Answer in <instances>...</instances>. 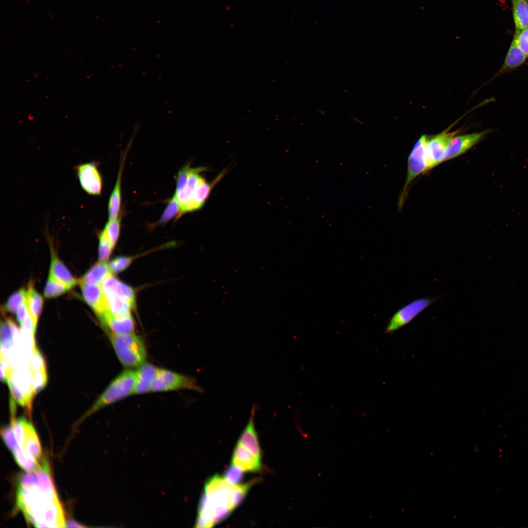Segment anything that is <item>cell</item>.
<instances>
[{
  "label": "cell",
  "mask_w": 528,
  "mask_h": 528,
  "mask_svg": "<svg viewBox=\"0 0 528 528\" xmlns=\"http://www.w3.org/2000/svg\"><path fill=\"white\" fill-rule=\"evenodd\" d=\"M106 331L116 334L133 332L134 324L130 314L122 316H114L109 311H106L99 317Z\"/></svg>",
  "instance_id": "4fadbf2b"
},
{
  "label": "cell",
  "mask_w": 528,
  "mask_h": 528,
  "mask_svg": "<svg viewBox=\"0 0 528 528\" xmlns=\"http://www.w3.org/2000/svg\"><path fill=\"white\" fill-rule=\"evenodd\" d=\"M16 504L27 521L35 527H66L63 506L45 459L38 468L20 476Z\"/></svg>",
  "instance_id": "6da1fadb"
},
{
  "label": "cell",
  "mask_w": 528,
  "mask_h": 528,
  "mask_svg": "<svg viewBox=\"0 0 528 528\" xmlns=\"http://www.w3.org/2000/svg\"><path fill=\"white\" fill-rule=\"evenodd\" d=\"M121 217L109 219L103 229L112 246L114 247L118 240L121 227Z\"/></svg>",
  "instance_id": "f1b7e54d"
},
{
  "label": "cell",
  "mask_w": 528,
  "mask_h": 528,
  "mask_svg": "<svg viewBox=\"0 0 528 528\" xmlns=\"http://www.w3.org/2000/svg\"><path fill=\"white\" fill-rule=\"evenodd\" d=\"M80 184L84 191L92 196L101 195L103 179L97 162L91 161L74 167Z\"/></svg>",
  "instance_id": "30bf717a"
},
{
  "label": "cell",
  "mask_w": 528,
  "mask_h": 528,
  "mask_svg": "<svg viewBox=\"0 0 528 528\" xmlns=\"http://www.w3.org/2000/svg\"><path fill=\"white\" fill-rule=\"evenodd\" d=\"M243 472L240 468L231 463L226 470L223 477L228 483L238 485L242 480Z\"/></svg>",
  "instance_id": "1f68e13d"
},
{
  "label": "cell",
  "mask_w": 528,
  "mask_h": 528,
  "mask_svg": "<svg viewBox=\"0 0 528 528\" xmlns=\"http://www.w3.org/2000/svg\"><path fill=\"white\" fill-rule=\"evenodd\" d=\"M516 30L528 27V0H511Z\"/></svg>",
  "instance_id": "cb8c5ba5"
},
{
  "label": "cell",
  "mask_w": 528,
  "mask_h": 528,
  "mask_svg": "<svg viewBox=\"0 0 528 528\" xmlns=\"http://www.w3.org/2000/svg\"><path fill=\"white\" fill-rule=\"evenodd\" d=\"M429 137L423 135L414 145L408 159L407 177L399 198L398 208H402L414 180L428 171L426 146Z\"/></svg>",
  "instance_id": "8992f818"
},
{
  "label": "cell",
  "mask_w": 528,
  "mask_h": 528,
  "mask_svg": "<svg viewBox=\"0 0 528 528\" xmlns=\"http://www.w3.org/2000/svg\"><path fill=\"white\" fill-rule=\"evenodd\" d=\"M32 282H30L26 291V303L29 312L37 326L39 317L41 313L43 299L35 289Z\"/></svg>",
  "instance_id": "d4e9b609"
},
{
  "label": "cell",
  "mask_w": 528,
  "mask_h": 528,
  "mask_svg": "<svg viewBox=\"0 0 528 528\" xmlns=\"http://www.w3.org/2000/svg\"><path fill=\"white\" fill-rule=\"evenodd\" d=\"M252 484H232L218 475L209 479L200 499L196 527H212L226 519L241 504Z\"/></svg>",
  "instance_id": "7a4b0ae2"
},
{
  "label": "cell",
  "mask_w": 528,
  "mask_h": 528,
  "mask_svg": "<svg viewBox=\"0 0 528 528\" xmlns=\"http://www.w3.org/2000/svg\"><path fill=\"white\" fill-rule=\"evenodd\" d=\"M527 58V56L520 49L514 37L504 62L493 78L519 67L526 62Z\"/></svg>",
  "instance_id": "ac0fdd59"
},
{
  "label": "cell",
  "mask_w": 528,
  "mask_h": 528,
  "mask_svg": "<svg viewBox=\"0 0 528 528\" xmlns=\"http://www.w3.org/2000/svg\"><path fill=\"white\" fill-rule=\"evenodd\" d=\"M438 299V297L419 298L405 305L390 318L385 329V333H393L407 325Z\"/></svg>",
  "instance_id": "9c48e42d"
},
{
  "label": "cell",
  "mask_w": 528,
  "mask_h": 528,
  "mask_svg": "<svg viewBox=\"0 0 528 528\" xmlns=\"http://www.w3.org/2000/svg\"><path fill=\"white\" fill-rule=\"evenodd\" d=\"M79 285L84 298L98 317L108 311L100 285L84 284Z\"/></svg>",
  "instance_id": "e0dca14e"
},
{
  "label": "cell",
  "mask_w": 528,
  "mask_h": 528,
  "mask_svg": "<svg viewBox=\"0 0 528 528\" xmlns=\"http://www.w3.org/2000/svg\"><path fill=\"white\" fill-rule=\"evenodd\" d=\"M69 289L49 274L45 288L44 295L46 298L56 297L65 293Z\"/></svg>",
  "instance_id": "4316f807"
},
{
  "label": "cell",
  "mask_w": 528,
  "mask_h": 528,
  "mask_svg": "<svg viewBox=\"0 0 528 528\" xmlns=\"http://www.w3.org/2000/svg\"><path fill=\"white\" fill-rule=\"evenodd\" d=\"M514 37L520 49L528 57V27L521 30H516Z\"/></svg>",
  "instance_id": "e575fe53"
},
{
  "label": "cell",
  "mask_w": 528,
  "mask_h": 528,
  "mask_svg": "<svg viewBox=\"0 0 528 528\" xmlns=\"http://www.w3.org/2000/svg\"><path fill=\"white\" fill-rule=\"evenodd\" d=\"M257 407V404L254 403L249 420L239 438L238 442L260 459L261 452L254 425V416Z\"/></svg>",
  "instance_id": "2e32d148"
},
{
  "label": "cell",
  "mask_w": 528,
  "mask_h": 528,
  "mask_svg": "<svg viewBox=\"0 0 528 528\" xmlns=\"http://www.w3.org/2000/svg\"><path fill=\"white\" fill-rule=\"evenodd\" d=\"M10 425L15 443L9 450L17 463L22 469L30 471L43 460L38 435L32 424L23 418H11Z\"/></svg>",
  "instance_id": "3957f363"
},
{
  "label": "cell",
  "mask_w": 528,
  "mask_h": 528,
  "mask_svg": "<svg viewBox=\"0 0 528 528\" xmlns=\"http://www.w3.org/2000/svg\"><path fill=\"white\" fill-rule=\"evenodd\" d=\"M135 371L126 369L116 376L84 415L81 420L99 410L134 395Z\"/></svg>",
  "instance_id": "5b68a950"
},
{
  "label": "cell",
  "mask_w": 528,
  "mask_h": 528,
  "mask_svg": "<svg viewBox=\"0 0 528 528\" xmlns=\"http://www.w3.org/2000/svg\"><path fill=\"white\" fill-rule=\"evenodd\" d=\"M84 526L79 524L73 521H69L66 523V527H84Z\"/></svg>",
  "instance_id": "8d00e7d4"
},
{
  "label": "cell",
  "mask_w": 528,
  "mask_h": 528,
  "mask_svg": "<svg viewBox=\"0 0 528 528\" xmlns=\"http://www.w3.org/2000/svg\"><path fill=\"white\" fill-rule=\"evenodd\" d=\"M489 132L488 130H485L470 134L455 135L447 145L444 161L452 159L464 154L482 140Z\"/></svg>",
  "instance_id": "7c38bea8"
},
{
  "label": "cell",
  "mask_w": 528,
  "mask_h": 528,
  "mask_svg": "<svg viewBox=\"0 0 528 528\" xmlns=\"http://www.w3.org/2000/svg\"><path fill=\"white\" fill-rule=\"evenodd\" d=\"M158 368L145 362L136 368L134 395H142L151 392Z\"/></svg>",
  "instance_id": "9a60e30c"
},
{
  "label": "cell",
  "mask_w": 528,
  "mask_h": 528,
  "mask_svg": "<svg viewBox=\"0 0 528 528\" xmlns=\"http://www.w3.org/2000/svg\"><path fill=\"white\" fill-rule=\"evenodd\" d=\"M132 260V258L129 257H118L109 263V267L112 273H118L125 270L130 264Z\"/></svg>",
  "instance_id": "d6a6232c"
},
{
  "label": "cell",
  "mask_w": 528,
  "mask_h": 528,
  "mask_svg": "<svg viewBox=\"0 0 528 528\" xmlns=\"http://www.w3.org/2000/svg\"><path fill=\"white\" fill-rule=\"evenodd\" d=\"M194 169V168H191L190 164H186L178 172L176 177V192L182 189Z\"/></svg>",
  "instance_id": "836d02e7"
},
{
  "label": "cell",
  "mask_w": 528,
  "mask_h": 528,
  "mask_svg": "<svg viewBox=\"0 0 528 528\" xmlns=\"http://www.w3.org/2000/svg\"><path fill=\"white\" fill-rule=\"evenodd\" d=\"M108 310L114 316L130 314L134 306L128 300L112 294L103 293Z\"/></svg>",
  "instance_id": "7402d4cb"
},
{
  "label": "cell",
  "mask_w": 528,
  "mask_h": 528,
  "mask_svg": "<svg viewBox=\"0 0 528 528\" xmlns=\"http://www.w3.org/2000/svg\"><path fill=\"white\" fill-rule=\"evenodd\" d=\"M124 159L119 168L116 181L110 195L108 202V210L109 219H115L119 217L120 211L121 202V177Z\"/></svg>",
  "instance_id": "603a6c76"
},
{
  "label": "cell",
  "mask_w": 528,
  "mask_h": 528,
  "mask_svg": "<svg viewBox=\"0 0 528 528\" xmlns=\"http://www.w3.org/2000/svg\"><path fill=\"white\" fill-rule=\"evenodd\" d=\"M18 329L15 323L9 319L1 321L0 344L1 349L8 350L11 346L14 337L17 335Z\"/></svg>",
  "instance_id": "484cf974"
},
{
  "label": "cell",
  "mask_w": 528,
  "mask_h": 528,
  "mask_svg": "<svg viewBox=\"0 0 528 528\" xmlns=\"http://www.w3.org/2000/svg\"><path fill=\"white\" fill-rule=\"evenodd\" d=\"M26 298V291L23 288L20 289L9 297L4 306V308L7 311L15 313Z\"/></svg>",
  "instance_id": "f546056e"
},
{
  "label": "cell",
  "mask_w": 528,
  "mask_h": 528,
  "mask_svg": "<svg viewBox=\"0 0 528 528\" xmlns=\"http://www.w3.org/2000/svg\"><path fill=\"white\" fill-rule=\"evenodd\" d=\"M29 313L26 300H25L18 308L16 311L17 320L21 325L24 321Z\"/></svg>",
  "instance_id": "d590c367"
},
{
  "label": "cell",
  "mask_w": 528,
  "mask_h": 528,
  "mask_svg": "<svg viewBox=\"0 0 528 528\" xmlns=\"http://www.w3.org/2000/svg\"><path fill=\"white\" fill-rule=\"evenodd\" d=\"M181 212L178 202L176 196L170 199L163 212L158 222L159 223H166L173 218L177 217L179 218L181 216Z\"/></svg>",
  "instance_id": "83f0119b"
},
{
  "label": "cell",
  "mask_w": 528,
  "mask_h": 528,
  "mask_svg": "<svg viewBox=\"0 0 528 528\" xmlns=\"http://www.w3.org/2000/svg\"><path fill=\"white\" fill-rule=\"evenodd\" d=\"M113 247L106 232L103 229L99 236L98 256L100 261L106 262L109 259Z\"/></svg>",
  "instance_id": "4dcf8cb0"
},
{
  "label": "cell",
  "mask_w": 528,
  "mask_h": 528,
  "mask_svg": "<svg viewBox=\"0 0 528 528\" xmlns=\"http://www.w3.org/2000/svg\"><path fill=\"white\" fill-rule=\"evenodd\" d=\"M231 463L243 472H256L261 469L260 459L239 442L234 449Z\"/></svg>",
  "instance_id": "5bb4252c"
},
{
  "label": "cell",
  "mask_w": 528,
  "mask_h": 528,
  "mask_svg": "<svg viewBox=\"0 0 528 528\" xmlns=\"http://www.w3.org/2000/svg\"><path fill=\"white\" fill-rule=\"evenodd\" d=\"M51 261L50 273L55 278L64 284L69 289L78 283L63 263L58 258L51 247Z\"/></svg>",
  "instance_id": "ffe728a7"
},
{
  "label": "cell",
  "mask_w": 528,
  "mask_h": 528,
  "mask_svg": "<svg viewBox=\"0 0 528 528\" xmlns=\"http://www.w3.org/2000/svg\"><path fill=\"white\" fill-rule=\"evenodd\" d=\"M457 132L458 131L452 132L445 131L433 137H429L426 146L428 171L444 161L447 145Z\"/></svg>",
  "instance_id": "8fae6325"
},
{
  "label": "cell",
  "mask_w": 528,
  "mask_h": 528,
  "mask_svg": "<svg viewBox=\"0 0 528 528\" xmlns=\"http://www.w3.org/2000/svg\"><path fill=\"white\" fill-rule=\"evenodd\" d=\"M112 274L109 265L100 261L93 265L78 281L79 284L100 285L109 275Z\"/></svg>",
  "instance_id": "44dd1931"
},
{
  "label": "cell",
  "mask_w": 528,
  "mask_h": 528,
  "mask_svg": "<svg viewBox=\"0 0 528 528\" xmlns=\"http://www.w3.org/2000/svg\"><path fill=\"white\" fill-rule=\"evenodd\" d=\"M206 170L204 167L194 168L182 189L175 192L174 195L178 202L182 215L201 208L199 189L205 179L199 173Z\"/></svg>",
  "instance_id": "ba28073f"
},
{
  "label": "cell",
  "mask_w": 528,
  "mask_h": 528,
  "mask_svg": "<svg viewBox=\"0 0 528 528\" xmlns=\"http://www.w3.org/2000/svg\"><path fill=\"white\" fill-rule=\"evenodd\" d=\"M179 390H190L203 392L195 378L168 369L158 368L152 392H164Z\"/></svg>",
  "instance_id": "52a82bcc"
},
{
  "label": "cell",
  "mask_w": 528,
  "mask_h": 528,
  "mask_svg": "<svg viewBox=\"0 0 528 528\" xmlns=\"http://www.w3.org/2000/svg\"><path fill=\"white\" fill-rule=\"evenodd\" d=\"M120 363L126 369L137 368L146 362L147 352L140 336L134 332L116 334L106 331Z\"/></svg>",
  "instance_id": "277c9868"
},
{
  "label": "cell",
  "mask_w": 528,
  "mask_h": 528,
  "mask_svg": "<svg viewBox=\"0 0 528 528\" xmlns=\"http://www.w3.org/2000/svg\"><path fill=\"white\" fill-rule=\"evenodd\" d=\"M104 294H112L124 298L135 306V295L132 288L114 277L109 275L100 285Z\"/></svg>",
  "instance_id": "d6986e66"
}]
</instances>
